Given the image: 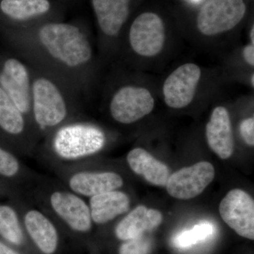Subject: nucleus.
I'll use <instances>...</instances> for the list:
<instances>
[{"label": "nucleus", "mask_w": 254, "mask_h": 254, "mask_svg": "<svg viewBox=\"0 0 254 254\" xmlns=\"http://www.w3.org/2000/svg\"><path fill=\"white\" fill-rule=\"evenodd\" d=\"M59 1H61V2L63 3V0H59ZM65 5H66V4H65Z\"/></svg>", "instance_id": "obj_31"}, {"label": "nucleus", "mask_w": 254, "mask_h": 254, "mask_svg": "<svg viewBox=\"0 0 254 254\" xmlns=\"http://www.w3.org/2000/svg\"><path fill=\"white\" fill-rule=\"evenodd\" d=\"M0 254H21L12 247L3 243L0 241Z\"/></svg>", "instance_id": "obj_27"}, {"label": "nucleus", "mask_w": 254, "mask_h": 254, "mask_svg": "<svg viewBox=\"0 0 254 254\" xmlns=\"http://www.w3.org/2000/svg\"><path fill=\"white\" fill-rule=\"evenodd\" d=\"M52 171L68 190L85 198L120 190L125 185L121 174L111 169L96 167L93 160Z\"/></svg>", "instance_id": "obj_5"}, {"label": "nucleus", "mask_w": 254, "mask_h": 254, "mask_svg": "<svg viewBox=\"0 0 254 254\" xmlns=\"http://www.w3.org/2000/svg\"><path fill=\"white\" fill-rule=\"evenodd\" d=\"M127 163L131 171L143 177L147 182L158 187L166 186L170 170L142 148H135L127 155Z\"/></svg>", "instance_id": "obj_21"}, {"label": "nucleus", "mask_w": 254, "mask_h": 254, "mask_svg": "<svg viewBox=\"0 0 254 254\" xmlns=\"http://www.w3.org/2000/svg\"><path fill=\"white\" fill-rule=\"evenodd\" d=\"M243 57L246 63L250 66H254V45L252 43L247 45L243 50Z\"/></svg>", "instance_id": "obj_26"}, {"label": "nucleus", "mask_w": 254, "mask_h": 254, "mask_svg": "<svg viewBox=\"0 0 254 254\" xmlns=\"http://www.w3.org/2000/svg\"><path fill=\"white\" fill-rule=\"evenodd\" d=\"M219 212L240 236L254 240V200L248 193L240 189L230 190L220 202Z\"/></svg>", "instance_id": "obj_15"}, {"label": "nucleus", "mask_w": 254, "mask_h": 254, "mask_svg": "<svg viewBox=\"0 0 254 254\" xmlns=\"http://www.w3.org/2000/svg\"><path fill=\"white\" fill-rule=\"evenodd\" d=\"M108 143L104 128L82 118L65 124L45 137L35 155L53 170L93 160Z\"/></svg>", "instance_id": "obj_2"}, {"label": "nucleus", "mask_w": 254, "mask_h": 254, "mask_svg": "<svg viewBox=\"0 0 254 254\" xmlns=\"http://www.w3.org/2000/svg\"><path fill=\"white\" fill-rule=\"evenodd\" d=\"M40 175L23 163L14 150L0 145V178L15 192L26 193Z\"/></svg>", "instance_id": "obj_18"}, {"label": "nucleus", "mask_w": 254, "mask_h": 254, "mask_svg": "<svg viewBox=\"0 0 254 254\" xmlns=\"http://www.w3.org/2000/svg\"><path fill=\"white\" fill-rule=\"evenodd\" d=\"M247 9L245 0H207L197 14V29L208 37L227 33L242 22Z\"/></svg>", "instance_id": "obj_12"}, {"label": "nucleus", "mask_w": 254, "mask_h": 254, "mask_svg": "<svg viewBox=\"0 0 254 254\" xmlns=\"http://www.w3.org/2000/svg\"><path fill=\"white\" fill-rule=\"evenodd\" d=\"M201 78V69L194 63H185L168 75L163 86L165 104L173 109H182L195 98Z\"/></svg>", "instance_id": "obj_14"}, {"label": "nucleus", "mask_w": 254, "mask_h": 254, "mask_svg": "<svg viewBox=\"0 0 254 254\" xmlns=\"http://www.w3.org/2000/svg\"><path fill=\"white\" fill-rule=\"evenodd\" d=\"M78 0H63V3L64 4H66V6L68 4H71V3H74L75 1H77Z\"/></svg>", "instance_id": "obj_29"}, {"label": "nucleus", "mask_w": 254, "mask_h": 254, "mask_svg": "<svg viewBox=\"0 0 254 254\" xmlns=\"http://www.w3.org/2000/svg\"><path fill=\"white\" fill-rule=\"evenodd\" d=\"M28 239L43 254H55L59 250V227L49 215L38 208L26 193L12 195Z\"/></svg>", "instance_id": "obj_6"}, {"label": "nucleus", "mask_w": 254, "mask_h": 254, "mask_svg": "<svg viewBox=\"0 0 254 254\" xmlns=\"http://www.w3.org/2000/svg\"><path fill=\"white\" fill-rule=\"evenodd\" d=\"M162 222L163 215L159 210L138 205L117 223L114 233L118 240L125 242L155 230Z\"/></svg>", "instance_id": "obj_20"}, {"label": "nucleus", "mask_w": 254, "mask_h": 254, "mask_svg": "<svg viewBox=\"0 0 254 254\" xmlns=\"http://www.w3.org/2000/svg\"><path fill=\"white\" fill-rule=\"evenodd\" d=\"M0 237L15 247H25L27 245V235L13 202L0 204Z\"/></svg>", "instance_id": "obj_22"}, {"label": "nucleus", "mask_w": 254, "mask_h": 254, "mask_svg": "<svg viewBox=\"0 0 254 254\" xmlns=\"http://www.w3.org/2000/svg\"><path fill=\"white\" fill-rule=\"evenodd\" d=\"M251 83H252V86H254V74L252 73V76H251Z\"/></svg>", "instance_id": "obj_30"}, {"label": "nucleus", "mask_w": 254, "mask_h": 254, "mask_svg": "<svg viewBox=\"0 0 254 254\" xmlns=\"http://www.w3.org/2000/svg\"><path fill=\"white\" fill-rule=\"evenodd\" d=\"M250 37L251 40V43L254 45V25L252 26V28L250 30Z\"/></svg>", "instance_id": "obj_28"}, {"label": "nucleus", "mask_w": 254, "mask_h": 254, "mask_svg": "<svg viewBox=\"0 0 254 254\" xmlns=\"http://www.w3.org/2000/svg\"><path fill=\"white\" fill-rule=\"evenodd\" d=\"M0 131L11 149L23 157L36 154L40 140L34 127L0 87Z\"/></svg>", "instance_id": "obj_9"}, {"label": "nucleus", "mask_w": 254, "mask_h": 254, "mask_svg": "<svg viewBox=\"0 0 254 254\" xmlns=\"http://www.w3.org/2000/svg\"><path fill=\"white\" fill-rule=\"evenodd\" d=\"M214 177L213 165L208 162H200L170 175L165 187L173 198L188 200L200 195L213 182Z\"/></svg>", "instance_id": "obj_16"}, {"label": "nucleus", "mask_w": 254, "mask_h": 254, "mask_svg": "<svg viewBox=\"0 0 254 254\" xmlns=\"http://www.w3.org/2000/svg\"><path fill=\"white\" fill-rule=\"evenodd\" d=\"M26 194L58 227L78 235L91 231L93 224L86 198L68 190L56 177L40 175Z\"/></svg>", "instance_id": "obj_4"}, {"label": "nucleus", "mask_w": 254, "mask_h": 254, "mask_svg": "<svg viewBox=\"0 0 254 254\" xmlns=\"http://www.w3.org/2000/svg\"><path fill=\"white\" fill-rule=\"evenodd\" d=\"M120 190L105 192L88 198L87 202L93 225H107L129 211V195Z\"/></svg>", "instance_id": "obj_19"}, {"label": "nucleus", "mask_w": 254, "mask_h": 254, "mask_svg": "<svg viewBox=\"0 0 254 254\" xmlns=\"http://www.w3.org/2000/svg\"><path fill=\"white\" fill-rule=\"evenodd\" d=\"M153 242L149 237L142 235L132 240L125 241L120 246L119 254H150Z\"/></svg>", "instance_id": "obj_24"}, {"label": "nucleus", "mask_w": 254, "mask_h": 254, "mask_svg": "<svg viewBox=\"0 0 254 254\" xmlns=\"http://www.w3.org/2000/svg\"><path fill=\"white\" fill-rule=\"evenodd\" d=\"M205 136L210 149L220 158H230L235 150L231 120L225 107L218 106L212 112L205 127Z\"/></svg>", "instance_id": "obj_17"}, {"label": "nucleus", "mask_w": 254, "mask_h": 254, "mask_svg": "<svg viewBox=\"0 0 254 254\" xmlns=\"http://www.w3.org/2000/svg\"><path fill=\"white\" fill-rule=\"evenodd\" d=\"M240 131L242 138L247 145H254V119H245L240 124Z\"/></svg>", "instance_id": "obj_25"}, {"label": "nucleus", "mask_w": 254, "mask_h": 254, "mask_svg": "<svg viewBox=\"0 0 254 254\" xmlns=\"http://www.w3.org/2000/svg\"><path fill=\"white\" fill-rule=\"evenodd\" d=\"M29 66L32 118L41 142L65 124L83 118L82 99L58 78L36 66Z\"/></svg>", "instance_id": "obj_3"}, {"label": "nucleus", "mask_w": 254, "mask_h": 254, "mask_svg": "<svg viewBox=\"0 0 254 254\" xmlns=\"http://www.w3.org/2000/svg\"><path fill=\"white\" fill-rule=\"evenodd\" d=\"M18 56L64 83L81 99L94 86L98 62L91 30L82 19L47 21L9 30Z\"/></svg>", "instance_id": "obj_1"}, {"label": "nucleus", "mask_w": 254, "mask_h": 254, "mask_svg": "<svg viewBox=\"0 0 254 254\" xmlns=\"http://www.w3.org/2000/svg\"><path fill=\"white\" fill-rule=\"evenodd\" d=\"M66 5L59 0H0V14L10 29L64 20Z\"/></svg>", "instance_id": "obj_8"}, {"label": "nucleus", "mask_w": 254, "mask_h": 254, "mask_svg": "<svg viewBox=\"0 0 254 254\" xmlns=\"http://www.w3.org/2000/svg\"><path fill=\"white\" fill-rule=\"evenodd\" d=\"M213 227L208 222H202L190 230L178 234L174 238L173 245L177 248L185 249L206 240L213 234Z\"/></svg>", "instance_id": "obj_23"}, {"label": "nucleus", "mask_w": 254, "mask_h": 254, "mask_svg": "<svg viewBox=\"0 0 254 254\" xmlns=\"http://www.w3.org/2000/svg\"><path fill=\"white\" fill-rule=\"evenodd\" d=\"M125 42L133 54L154 58L161 53L166 42V27L163 18L153 11L137 15L128 24Z\"/></svg>", "instance_id": "obj_10"}, {"label": "nucleus", "mask_w": 254, "mask_h": 254, "mask_svg": "<svg viewBox=\"0 0 254 254\" xmlns=\"http://www.w3.org/2000/svg\"><path fill=\"white\" fill-rule=\"evenodd\" d=\"M133 3V0H91L100 51L110 53L120 46Z\"/></svg>", "instance_id": "obj_7"}, {"label": "nucleus", "mask_w": 254, "mask_h": 254, "mask_svg": "<svg viewBox=\"0 0 254 254\" xmlns=\"http://www.w3.org/2000/svg\"><path fill=\"white\" fill-rule=\"evenodd\" d=\"M0 87L34 127L29 64L18 55L3 60L0 66Z\"/></svg>", "instance_id": "obj_13"}, {"label": "nucleus", "mask_w": 254, "mask_h": 254, "mask_svg": "<svg viewBox=\"0 0 254 254\" xmlns=\"http://www.w3.org/2000/svg\"><path fill=\"white\" fill-rule=\"evenodd\" d=\"M155 99L149 90L131 83L120 85L109 95L108 113L115 123L131 125L149 115Z\"/></svg>", "instance_id": "obj_11"}]
</instances>
